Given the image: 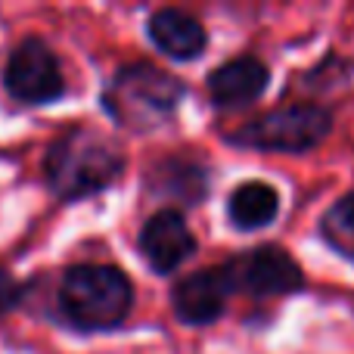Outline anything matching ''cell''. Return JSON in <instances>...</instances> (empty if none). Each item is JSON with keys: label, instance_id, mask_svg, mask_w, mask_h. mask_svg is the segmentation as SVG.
<instances>
[{"label": "cell", "instance_id": "cell-1", "mask_svg": "<svg viewBox=\"0 0 354 354\" xmlns=\"http://www.w3.org/2000/svg\"><path fill=\"white\" fill-rule=\"evenodd\" d=\"M124 171V156L112 140L91 128H68L47 147L44 177L56 199L78 202L109 189Z\"/></svg>", "mask_w": 354, "mask_h": 354}, {"label": "cell", "instance_id": "cell-2", "mask_svg": "<svg viewBox=\"0 0 354 354\" xmlns=\"http://www.w3.org/2000/svg\"><path fill=\"white\" fill-rule=\"evenodd\" d=\"M134 305L128 274L112 264H75L62 274L56 308L68 326L81 333L118 330Z\"/></svg>", "mask_w": 354, "mask_h": 354}, {"label": "cell", "instance_id": "cell-3", "mask_svg": "<svg viewBox=\"0 0 354 354\" xmlns=\"http://www.w3.org/2000/svg\"><path fill=\"white\" fill-rule=\"evenodd\" d=\"M187 97V84L153 62H128L109 78L103 91V109L115 124L137 134L171 122Z\"/></svg>", "mask_w": 354, "mask_h": 354}, {"label": "cell", "instance_id": "cell-4", "mask_svg": "<svg viewBox=\"0 0 354 354\" xmlns=\"http://www.w3.org/2000/svg\"><path fill=\"white\" fill-rule=\"evenodd\" d=\"M333 131V112L314 103H289L245 122L227 143L255 153H308L320 147Z\"/></svg>", "mask_w": 354, "mask_h": 354}, {"label": "cell", "instance_id": "cell-5", "mask_svg": "<svg viewBox=\"0 0 354 354\" xmlns=\"http://www.w3.org/2000/svg\"><path fill=\"white\" fill-rule=\"evenodd\" d=\"M230 292L252 299H280L305 289V274L299 261L280 245H258L243 255H233L221 264Z\"/></svg>", "mask_w": 354, "mask_h": 354}, {"label": "cell", "instance_id": "cell-6", "mask_svg": "<svg viewBox=\"0 0 354 354\" xmlns=\"http://www.w3.org/2000/svg\"><path fill=\"white\" fill-rule=\"evenodd\" d=\"M3 84L6 93L25 106H47L66 93L59 59L41 37H25L16 44L3 68Z\"/></svg>", "mask_w": 354, "mask_h": 354}, {"label": "cell", "instance_id": "cell-7", "mask_svg": "<svg viewBox=\"0 0 354 354\" xmlns=\"http://www.w3.org/2000/svg\"><path fill=\"white\" fill-rule=\"evenodd\" d=\"M140 255L156 274H174L183 261L196 252V236L187 227L183 214L177 208H162L143 224L140 230Z\"/></svg>", "mask_w": 354, "mask_h": 354}, {"label": "cell", "instance_id": "cell-8", "mask_svg": "<svg viewBox=\"0 0 354 354\" xmlns=\"http://www.w3.org/2000/svg\"><path fill=\"white\" fill-rule=\"evenodd\" d=\"M227 299H230V286L221 264L183 277L171 289V308L183 326H208L221 320V314L227 311Z\"/></svg>", "mask_w": 354, "mask_h": 354}, {"label": "cell", "instance_id": "cell-9", "mask_svg": "<svg viewBox=\"0 0 354 354\" xmlns=\"http://www.w3.org/2000/svg\"><path fill=\"white\" fill-rule=\"evenodd\" d=\"M270 84V68L255 56H236L227 59L208 75V100L218 109H243L252 106Z\"/></svg>", "mask_w": 354, "mask_h": 354}, {"label": "cell", "instance_id": "cell-10", "mask_svg": "<svg viewBox=\"0 0 354 354\" xmlns=\"http://www.w3.org/2000/svg\"><path fill=\"white\" fill-rule=\"evenodd\" d=\"M147 35L156 44V50H162V53L171 56L177 62L199 59L208 44V35L199 25V19L177 10V6L156 10L147 22Z\"/></svg>", "mask_w": 354, "mask_h": 354}, {"label": "cell", "instance_id": "cell-11", "mask_svg": "<svg viewBox=\"0 0 354 354\" xmlns=\"http://www.w3.org/2000/svg\"><path fill=\"white\" fill-rule=\"evenodd\" d=\"M280 214V193L264 180H245L227 199V218L236 230H261Z\"/></svg>", "mask_w": 354, "mask_h": 354}, {"label": "cell", "instance_id": "cell-12", "mask_svg": "<svg viewBox=\"0 0 354 354\" xmlns=\"http://www.w3.org/2000/svg\"><path fill=\"white\" fill-rule=\"evenodd\" d=\"M149 183H153L156 193L171 196L174 202H187V205L202 202L208 193L205 168L196 165V162H187V159L159 162V165L153 168V174H149Z\"/></svg>", "mask_w": 354, "mask_h": 354}, {"label": "cell", "instance_id": "cell-13", "mask_svg": "<svg viewBox=\"0 0 354 354\" xmlns=\"http://www.w3.org/2000/svg\"><path fill=\"white\" fill-rule=\"evenodd\" d=\"M320 236L333 252H339L354 264V193H345L324 212Z\"/></svg>", "mask_w": 354, "mask_h": 354}, {"label": "cell", "instance_id": "cell-14", "mask_svg": "<svg viewBox=\"0 0 354 354\" xmlns=\"http://www.w3.org/2000/svg\"><path fill=\"white\" fill-rule=\"evenodd\" d=\"M22 292H25L22 283H16L3 268H0V317H6V314L22 301Z\"/></svg>", "mask_w": 354, "mask_h": 354}]
</instances>
